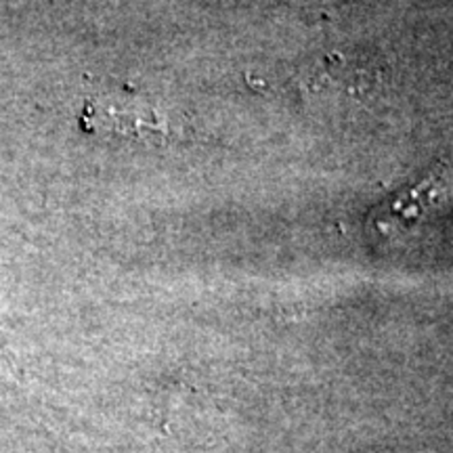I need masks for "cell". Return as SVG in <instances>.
Here are the masks:
<instances>
[{"instance_id": "cell-1", "label": "cell", "mask_w": 453, "mask_h": 453, "mask_svg": "<svg viewBox=\"0 0 453 453\" xmlns=\"http://www.w3.org/2000/svg\"><path fill=\"white\" fill-rule=\"evenodd\" d=\"M84 127L87 130H111V133L130 134V137L162 133V122L157 113L141 104L139 99H111L88 104L84 110Z\"/></svg>"}, {"instance_id": "cell-2", "label": "cell", "mask_w": 453, "mask_h": 453, "mask_svg": "<svg viewBox=\"0 0 453 453\" xmlns=\"http://www.w3.org/2000/svg\"><path fill=\"white\" fill-rule=\"evenodd\" d=\"M367 84H372L370 73L361 72L357 65V59H319L304 72V93H313V90L324 87L330 90V97H347L357 99L359 95L365 93Z\"/></svg>"}, {"instance_id": "cell-3", "label": "cell", "mask_w": 453, "mask_h": 453, "mask_svg": "<svg viewBox=\"0 0 453 453\" xmlns=\"http://www.w3.org/2000/svg\"><path fill=\"white\" fill-rule=\"evenodd\" d=\"M286 3L296 4V7H304V9H327V7H336V4L349 3V0H286Z\"/></svg>"}]
</instances>
